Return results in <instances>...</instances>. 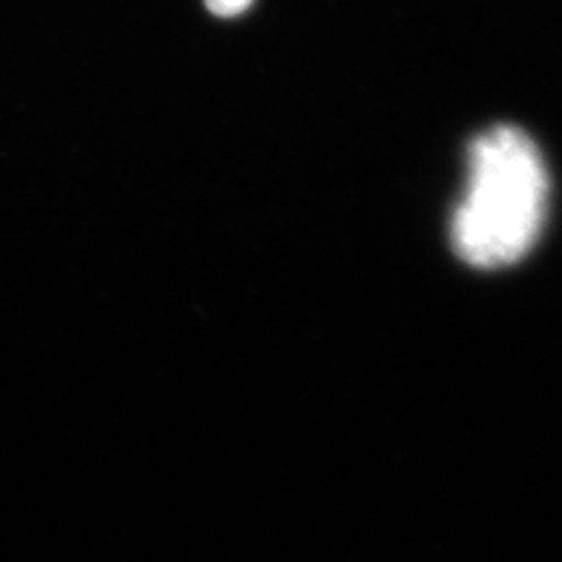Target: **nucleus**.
<instances>
[{"instance_id":"obj_1","label":"nucleus","mask_w":562,"mask_h":562,"mask_svg":"<svg viewBox=\"0 0 562 562\" xmlns=\"http://www.w3.org/2000/svg\"><path fill=\"white\" fill-rule=\"evenodd\" d=\"M469 178L453 211L456 256L474 269L518 263L537 245L550 203L542 151L516 125H495L469 144Z\"/></svg>"},{"instance_id":"obj_2","label":"nucleus","mask_w":562,"mask_h":562,"mask_svg":"<svg viewBox=\"0 0 562 562\" xmlns=\"http://www.w3.org/2000/svg\"><path fill=\"white\" fill-rule=\"evenodd\" d=\"M252 0H206V9L214 13V16L222 19H232V16H240L250 9Z\"/></svg>"}]
</instances>
